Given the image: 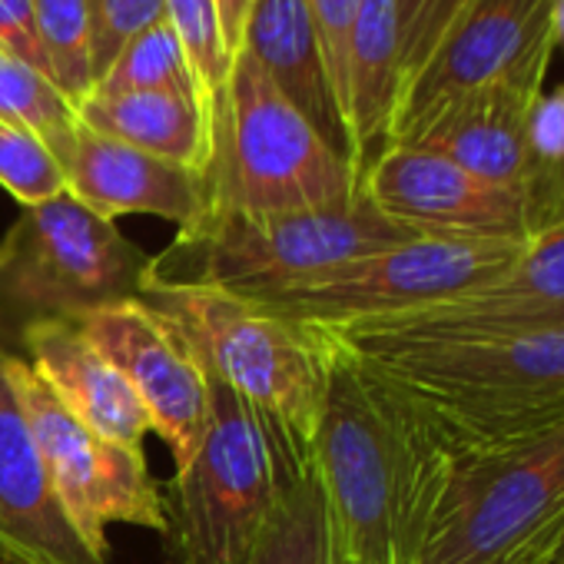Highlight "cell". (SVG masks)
<instances>
[{"label":"cell","mask_w":564,"mask_h":564,"mask_svg":"<svg viewBox=\"0 0 564 564\" xmlns=\"http://www.w3.org/2000/svg\"><path fill=\"white\" fill-rule=\"evenodd\" d=\"M206 382L203 445L166 495L173 554L176 564H249L279 491V468L249 405L216 376L206 372Z\"/></svg>","instance_id":"9"},{"label":"cell","mask_w":564,"mask_h":564,"mask_svg":"<svg viewBox=\"0 0 564 564\" xmlns=\"http://www.w3.org/2000/svg\"><path fill=\"white\" fill-rule=\"evenodd\" d=\"M554 0H475L399 97L389 147L409 143L448 104L488 90L541 94L554 37Z\"/></svg>","instance_id":"11"},{"label":"cell","mask_w":564,"mask_h":564,"mask_svg":"<svg viewBox=\"0 0 564 564\" xmlns=\"http://www.w3.org/2000/svg\"><path fill=\"white\" fill-rule=\"evenodd\" d=\"M150 256L113 219L57 193L24 206L0 239V310L14 326L80 319L90 310L137 300Z\"/></svg>","instance_id":"6"},{"label":"cell","mask_w":564,"mask_h":564,"mask_svg":"<svg viewBox=\"0 0 564 564\" xmlns=\"http://www.w3.org/2000/svg\"><path fill=\"white\" fill-rule=\"evenodd\" d=\"M528 242L429 239L392 246L269 296L242 300L310 329H352L462 300L501 279Z\"/></svg>","instance_id":"7"},{"label":"cell","mask_w":564,"mask_h":564,"mask_svg":"<svg viewBox=\"0 0 564 564\" xmlns=\"http://www.w3.org/2000/svg\"><path fill=\"white\" fill-rule=\"evenodd\" d=\"M534 97L538 94L521 87H488L468 94L438 110L402 147L432 150L462 170L521 196L544 232L547 219L541 213L538 170L528 150V110Z\"/></svg>","instance_id":"16"},{"label":"cell","mask_w":564,"mask_h":564,"mask_svg":"<svg viewBox=\"0 0 564 564\" xmlns=\"http://www.w3.org/2000/svg\"><path fill=\"white\" fill-rule=\"evenodd\" d=\"M310 18L316 24L319 44H323V57L343 107V90H346V57H349V34H352V21H356V8L359 0H306ZM346 120V117H343Z\"/></svg>","instance_id":"31"},{"label":"cell","mask_w":564,"mask_h":564,"mask_svg":"<svg viewBox=\"0 0 564 564\" xmlns=\"http://www.w3.org/2000/svg\"><path fill=\"white\" fill-rule=\"evenodd\" d=\"M0 186L21 206H34L57 193H67V176L41 137L0 120Z\"/></svg>","instance_id":"27"},{"label":"cell","mask_w":564,"mask_h":564,"mask_svg":"<svg viewBox=\"0 0 564 564\" xmlns=\"http://www.w3.org/2000/svg\"><path fill=\"white\" fill-rule=\"evenodd\" d=\"M551 554H554V538H541V541L521 547L518 554L505 557L501 564H551Z\"/></svg>","instance_id":"34"},{"label":"cell","mask_w":564,"mask_h":564,"mask_svg":"<svg viewBox=\"0 0 564 564\" xmlns=\"http://www.w3.org/2000/svg\"><path fill=\"white\" fill-rule=\"evenodd\" d=\"M0 564H107L70 521L0 372Z\"/></svg>","instance_id":"14"},{"label":"cell","mask_w":564,"mask_h":564,"mask_svg":"<svg viewBox=\"0 0 564 564\" xmlns=\"http://www.w3.org/2000/svg\"><path fill=\"white\" fill-rule=\"evenodd\" d=\"M399 97L402 70L395 0H359L349 34L343 90V117L352 143V170L359 186L369 166L389 150Z\"/></svg>","instance_id":"20"},{"label":"cell","mask_w":564,"mask_h":564,"mask_svg":"<svg viewBox=\"0 0 564 564\" xmlns=\"http://www.w3.org/2000/svg\"><path fill=\"white\" fill-rule=\"evenodd\" d=\"M528 150L538 170L541 213L551 229L564 223V84L534 97L528 110Z\"/></svg>","instance_id":"28"},{"label":"cell","mask_w":564,"mask_h":564,"mask_svg":"<svg viewBox=\"0 0 564 564\" xmlns=\"http://www.w3.org/2000/svg\"><path fill=\"white\" fill-rule=\"evenodd\" d=\"M362 193L392 223L429 239L531 242L541 232L521 196L419 147H389L362 176Z\"/></svg>","instance_id":"13"},{"label":"cell","mask_w":564,"mask_h":564,"mask_svg":"<svg viewBox=\"0 0 564 564\" xmlns=\"http://www.w3.org/2000/svg\"><path fill=\"white\" fill-rule=\"evenodd\" d=\"M249 564H329L326 508L316 465L279 475V491Z\"/></svg>","instance_id":"22"},{"label":"cell","mask_w":564,"mask_h":564,"mask_svg":"<svg viewBox=\"0 0 564 564\" xmlns=\"http://www.w3.org/2000/svg\"><path fill=\"white\" fill-rule=\"evenodd\" d=\"M402 395L452 452L501 448L564 422V329H319Z\"/></svg>","instance_id":"2"},{"label":"cell","mask_w":564,"mask_h":564,"mask_svg":"<svg viewBox=\"0 0 564 564\" xmlns=\"http://www.w3.org/2000/svg\"><path fill=\"white\" fill-rule=\"evenodd\" d=\"M564 524V422L485 452L452 455L422 564H501Z\"/></svg>","instance_id":"8"},{"label":"cell","mask_w":564,"mask_h":564,"mask_svg":"<svg viewBox=\"0 0 564 564\" xmlns=\"http://www.w3.org/2000/svg\"><path fill=\"white\" fill-rule=\"evenodd\" d=\"M475 0H395L402 90L429 64L448 31L468 14Z\"/></svg>","instance_id":"29"},{"label":"cell","mask_w":564,"mask_h":564,"mask_svg":"<svg viewBox=\"0 0 564 564\" xmlns=\"http://www.w3.org/2000/svg\"><path fill=\"white\" fill-rule=\"evenodd\" d=\"M551 564H564V524H561V531H557V544H554Z\"/></svg>","instance_id":"36"},{"label":"cell","mask_w":564,"mask_h":564,"mask_svg":"<svg viewBox=\"0 0 564 564\" xmlns=\"http://www.w3.org/2000/svg\"><path fill=\"white\" fill-rule=\"evenodd\" d=\"M31 4L47 77L74 107H80L94 90L90 0H31Z\"/></svg>","instance_id":"25"},{"label":"cell","mask_w":564,"mask_h":564,"mask_svg":"<svg viewBox=\"0 0 564 564\" xmlns=\"http://www.w3.org/2000/svg\"><path fill=\"white\" fill-rule=\"evenodd\" d=\"M77 117L87 130L107 140L189 166L196 173L209 170L213 137L206 117L199 104L183 94L147 90V94L87 97L77 107Z\"/></svg>","instance_id":"21"},{"label":"cell","mask_w":564,"mask_h":564,"mask_svg":"<svg viewBox=\"0 0 564 564\" xmlns=\"http://www.w3.org/2000/svg\"><path fill=\"white\" fill-rule=\"evenodd\" d=\"M551 37H554V47L564 51V0H554V8H551Z\"/></svg>","instance_id":"35"},{"label":"cell","mask_w":564,"mask_h":564,"mask_svg":"<svg viewBox=\"0 0 564 564\" xmlns=\"http://www.w3.org/2000/svg\"><path fill=\"white\" fill-rule=\"evenodd\" d=\"M28 366L54 399L97 435L143 448L150 415L123 372L84 336L74 319H41L21 329Z\"/></svg>","instance_id":"17"},{"label":"cell","mask_w":564,"mask_h":564,"mask_svg":"<svg viewBox=\"0 0 564 564\" xmlns=\"http://www.w3.org/2000/svg\"><path fill=\"white\" fill-rule=\"evenodd\" d=\"M319 336L329 352V379L316 475L329 564H422L452 452L402 395L326 333Z\"/></svg>","instance_id":"1"},{"label":"cell","mask_w":564,"mask_h":564,"mask_svg":"<svg viewBox=\"0 0 564 564\" xmlns=\"http://www.w3.org/2000/svg\"><path fill=\"white\" fill-rule=\"evenodd\" d=\"M0 120L41 137L61 166L67 163L80 130L77 107L54 87V80L4 47H0Z\"/></svg>","instance_id":"23"},{"label":"cell","mask_w":564,"mask_h":564,"mask_svg":"<svg viewBox=\"0 0 564 564\" xmlns=\"http://www.w3.org/2000/svg\"><path fill=\"white\" fill-rule=\"evenodd\" d=\"M64 176L67 193L113 223L117 216L140 213L170 219L176 229H193L213 209L206 173L107 140L84 123L64 163Z\"/></svg>","instance_id":"15"},{"label":"cell","mask_w":564,"mask_h":564,"mask_svg":"<svg viewBox=\"0 0 564 564\" xmlns=\"http://www.w3.org/2000/svg\"><path fill=\"white\" fill-rule=\"evenodd\" d=\"M412 239L419 236L392 223L362 189L349 203L300 213L209 209L203 223L180 229L163 252L150 256L143 293L256 300Z\"/></svg>","instance_id":"3"},{"label":"cell","mask_w":564,"mask_h":564,"mask_svg":"<svg viewBox=\"0 0 564 564\" xmlns=\"http://www.w3.org/2000/svg\"><path fill=\"white\" fill-rule=\"evenodd\" d=\"M239 51L265 70L275 90L352 166L349 130L306 0H256Z\"/></svg>","instance_id":"19"},{"label":"cell","mask_w":564,"mask_h":564,"mask_svg":"<svg viewBox=\"0 0 564 564\" xmlns=\"http://www.w3.org/2000/svg\"><path fill=\"white\" fill-rule=\"evenodd\" d=\"M166 21H170L176 41L183 47V57L196 77L209 137H216V130L223 123L229 70H232V57H229L223 31H219L216 0H166Z\"/></svg>","instance_id":"26"},{"label":"cell","mask_w":564,"mask_h":564,"mask_svg":"<svg viewBox=\"0 0 564 564\" xmlns=\"http://www.w3.org/2000/svg\"><path fill=\"white\" fill-rule=\"evenodd\" d=\"M147 90H170V94H183L189 100L199 104L203 110V97L196 87V77L183 57V47L170 28V21L163 18L160 24L140 31L107 67V74L94 84L90 97H117V94H147ZM206 117V113H203ZM209 127V123H206Z\"/></svg>","instance_id":"24"},{"label":"cell","mask_w":564,"mask_h":564,"mask_svg":"<svg viewBox=\"0 0 564 564\" xmlns=\"http://www.w3.org/2000/svg\"><path fill=\"white\" fill-rule=\"evenodd\" d=\"M252 4H256V0H216L219 31H223V41H226L229 57H236L239 47H242V31H246V21H249Z\"/></svg>","instance_id":"33"},{"label":"cell","mask_w":564,"mask_h":564,"mask_svg":"<svg viewBox=\"0 0 564 564\" xmlns=\"http://www.w3.org/2000/svg\"><path fill=\"white\" fill-rule=\"evenodd\" d=\"M206 180L213 209L256 216L339 206L362 189L349 160L316 133L246 51L232 57Z\"/></svg>","instance_id":"5"},{"label":"cell","mask_w":564,"mask_h":564,"mask_svg":"<svg viewBox=\"0 0 564 564\" xmlns=\"http://www.w3.org/2000/svg\"><path fill=\"white\" fill-rule=\"evenodd\" d=\"M0 372L18 399L70 521L94 554L110 561V524H137L170 534L166 491L153 481L143 448L110 442L74 419L24 356L0 349Z\"/></svg>","instance_id":"10"},{"label":"cell","mask_w":564,"mask_h":564,"mask_svg":"<svg viewBox=\"0 0 564 564\" xmlns=\"http://www.w3.org/2000/svg\"><path fill=\"white\" fill-rule=\"evenodd\" d=\"M74 323L123 372L153 435L166 442L176 471H183L209 425V382L180 329L143 296L90 310Z\"/></svg>","instance_id":"12"},{"label":"cell","mask_w":564,"mask_h":564,"mask_svg":"<svg viewBox=\"0 0 564 564\" xmlns=\"http://www.w3.org/2000/svg\"><path fill=\"white\" fill-rule=\"evenodd\" d=\"M94 18V84L113 57L147 28L166 18V0H90Z\"/></svg>","instance_id":"30"},{"label":"cell","mask_w":564,"mask_h":564,"mask_svg":"<svg viewBox=\"0 0 564 564\" xmlns=\"http://www.w3.org/2000/svg\"><path fill=\"white\" fill-rule=\"evenodd\" d=\"M415 333H534L564 329V223L538 232L518 262L488 286L412 316L369 323Z\"/></svg>","instance_id":"18"},{"label":"cell","mask_w":564,"mask_h":564,"mask_svg":"<svg viewBox=\"0 0 564 564\" xmlns=\"http://www.w3.org/2000/svg\"><path fill=\"white\" fill-rule=\"evenodd\" d=\"M199 366L232 389L272 448L279 475L316 465L329 352L319 333L223 293H143Z\"/></svg>","instance_id":"4"},{"label":"cell","mask_w":564,"mask_h":564,"mask_svg":"<svg viewBox=\"0 0 564 564\" xmlns=\"http://www.w3.org/2000/svg\"><path fill=\"white\" fill-rule=\"evenodd\" d=\"M0 47L21 57L34 70L47 74V61L34 31V4L31 0H0Z\"/></svg>","instance_id":"32"}]
</instances>
